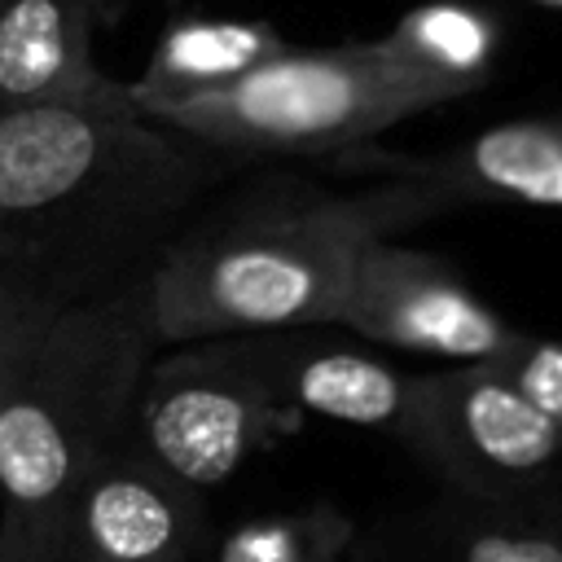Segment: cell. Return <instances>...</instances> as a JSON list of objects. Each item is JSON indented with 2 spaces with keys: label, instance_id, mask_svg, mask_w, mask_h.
Returning a JSON list of instances; mask_svg holds the SVG:
<instances>
[{
  "label": "cell",
  "instance_id": "obj_18",
  "mask_svg": "<svg viewBox=\"0 0 562 562\" xmlns=\"http://www.w3.org/2000/svg\"><path fill=\"white\" fill-rule=\"evenodd\" d=\"M540 4H549V9H562V0H540Z\"/></svg>",
  "mask_w": 562,
  "mask_h": 562
},
{
  "label": "cell",
  "instance_id": "obj_8",
  "mask_svg": "<svg viewBox=\"0 0 562 562\" xmlns=\"http://www.w3.org/2000/svg\"><path fill=\"white\" fill-rule=\"evenodd\" d=\"M202 492L158 470L132 435L79 487L57 562H211Z\"/></svg>",
  "mask_w": 562,
  "mask_h": 562
},
{
  "label": "cell",
  "instance_id": "obj_13",
  "mask_svg": "<svg viewBox=\"0 0 562 562\" xmlns=\"http://www.w3.org/2000/svg\"><path fill=\"white\" fill-rule=\"evenodd\" d=\"M281 48V31L263 18H189L158 35L145 70L127 79V92L136 110L149 114L154 105L224 88L277 57Z\"/></svg>",
  "mask_w": 562,
  "mask_h": 562
},
{
  "label": "cell",
  "instance_id": "obj_11",
  "mask_svg": "<svg viewBox=\"0 0 562 562\" xmlns=\"http://www.w3.org/2000/svg\"><path fill=\"white\" fill-rule=\"evenodd\" d=\"M364 562H562L558 492L527 501H474L443 492L439 501L382 527Z\"/></svg>",
  "mask_w": 562,
  "mask_h": 562
},
{
  "label": "cell",
  "instance_id": "obj_12",
  "mask_svg": "<svg viewBox=\"0 0 562 562\" xmlns=\"http://www.w3.org/2000/svg\"><path fill=\"white\" fill-rule=\"evenodd\" d=\"M400 180L426 184L448 211L465 202L562 211V114L509 119L430 158H386Z\"/></svg>",
  "mask_w": 562,
  "mask_h": 562
},
{
  "label": "cell",
  "instance_id": "obj_4",
  "mask_svg": "<svg viewBox=\"0 0 562 562\" xmlns=\"http://www.w3.org/2000/svg\"><path fill=\"white\" fill-rule=\"evenodd\" d=\"M443 105V97L400 70L378 44L281 48L241 79L154 105L149 119L224 154L325 158Z\"/></svg>",
  "mask_w": 562,
  "mask_h": 562
},
{
  "label": "cell",
  "instance_id": "obj_9",
  "mask_svg": "<svg viewBox=\"0 0 562 562\" xmlns=\"http://www.w3.org/2000/svg\"><path fill=\"white\" fill-rule=\"evenodd\" d=\"M237 338L277 404L294 408L299 417H325L395 439L413 378L400 373L378 351H369V342L356 347L316 334V325L237 334Z\"/></svg>",
  "mask_w": 562,
  "mask_h": 562
},
{
  "label": "cell",
  "instance_id": "obj_17",
  "mask_svg": "<svg viewBox=\"0 0 562 562\" xmlns=\"http://www.w3.org/2000/svg\"><path fill=\"white\" fill-rule=\"evenodd\" d=\"M61 307H48L44 299H35L22 281H13L0 268V382L31 356V347L40 342V334L48 329V321Z\"/></svg>",
  "mask_w": 562,
  "mask_h": 562
},
{
  "label": "cell",
  "instance_id": "obj_14",
  "mask_svg": "<svg viewBox=\"0 0 562 562\" xmlns=\"http://www.w3.org/2000/svg\"><path fill=\"white\" fill-rule=\"evenodd\" d=\"M413 79L430 83L443 101H457L487 83L501 31L487 9L461 0H426L395 18L386 35L373 40Z\"/></svg>",
  "mask_w": 562,
  "mask_h": 562
},
{
  "label": "cell",
  "instance_id": "obj_7",
  "mask_svg": "<svg viewBox=\"0 0 562 562\" xmlns=\"http://www.w3.org/2000/svg\"><path fill=\"white\" fill-rule=\"evenodd\" d=\"M338 325L369 347L439 356L452 364H492L518 347L501 312H492L448 259L382 237L356 259Z\"/></svg>",
  "mask_w": 562,
  "mask_h": 562
},
{
  "label": "cell",
  "instance_id": "obj_16",
  "mask_svg": "<svg viewBox=\"0 0 562 562\" xmlns=\"http://www.w3.org/2000/svg\"><path fill=\"white\" fill-rule=\"evenodd\" d=\"M514 391L536 404L553 426H562V342L558 338H518L514 351H505L501 360H492Z\"/></svg>",
  "mask_w": 562,
  "mask_h": 562
},
{
  "label": "cell",
  "instance_id": "obj_10",
  "mask_svg": "<svg viewBox=\"0 0 562 562\" xmlns=\"http://www.w3.org/2000/svg\"><path fill=\"white\" fill-rule=\"evenodd\" d=\"M97 0H0V110L136 105L97 57Z\"/></svg>",
  "mask_w": 562,
  "mask_h": 562
},
{
  "label": "cell",
  "instance_id": "obj_1",
  "mask_svg": "<svg viewBox=\"0 0 562 562\" xmlns=\"http://www.w3.org/2000/svg\"><path fill=\"white\" fill-rule=\"evenodd\" d=\"M215 167L136 105L0 110V268L48 307L145 281Z\"/></svg>",
  "mask_w": 562,
  "mask_h": 562
},
{
  "label": "cell",
  "instance_id": "obj_2",
  "mask_svg": "<svg viewBox=\"0 0 562 562\" xmlns=\"http://www.w3.org/2000/svg\"><path fill=\"white\" fill-rule=\"evenodd\" d=\"M448 206L391 176L360 193H272L184 228L145 272L140 312L154 342L338 325L356 259Z\"/></svg>",
  "mask_w": 562,
  "mask_h": 562
},
{
  "label": "cell",
  "instance_id": "obj_3",
  "mask_svg": "<svg viewBox=\"0 0 562 562\" xmlns=\"http://www.w3.org/2000/svg\"><path fill=\"white\" fill-rule=\"evenodd\" d=\"M154 334L140 290L61 307L0 382V562H57L70 505L127 439Z\"/></svg>",
  "mask_w": 562,
  "mask_h": 562
},
{
  "label": "cell",
  "instance_id": "obj_19",
  "mask_svg": "<svg viewBox=\"0 0 562 562\" xmlns=\"http://www.w3.org/2000/svg\"><path fill=\"white\" fill-rule=\"evenodd\" d=\"M558 514H562V492H558Z\"/></svg>",
  "mask_w": 562,
  "mask_h": 562
},
{
  "label": "cell",
  "instance_id": "obj_15",
  "mask_svg": "<svg viewBox=\"0 0 562 562\" xmlns=\"http://www.w3.org/2000/svg\"><path fill=\"white\" fill-rule=\"evenodd\" d=\"M356 544V522L338 505L316 501L290 514L237 522L215 540L211 562H351Z\"/></svg>",
  "mask_w": 562,
  "mask_h": 562
},
{
  "label": "cell",
  "instance_id": "obj_6",
  "mask_svg": "<svg viewBox=\"0 0 562 562\" xmlns=\"http://www.w3.org/2000/svg\"><path fill=\"white\" fill-rule=\"evenodd\" d=\"M395 439L457 496H549L562 465V426L527 404L496 364H452L408 386Z\"/></svg>",
  "mask_w": 562,
  "mask_h": 562
},
{
  "label": "cell",
  "instance_id": "obj_5",
  "mask_svg": "<svg viewBox=\"0 0 562 562\" xmlns=\"http://www.w3.org/2000/svg\"><path fill=\"white\" fill-rule=\"evenodd\" d=\"M303 422L268 395L241 338H202L145 364L127 435L158 470L211 492Z\"/></svg>",
  "mask_w": 562,
  "mask_h": 562
}]
</instances>
